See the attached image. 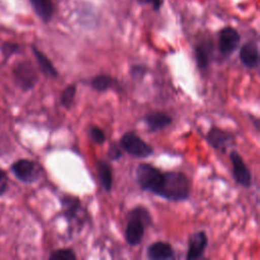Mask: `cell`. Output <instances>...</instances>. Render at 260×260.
<instances>
[{
    "instance_id": "cell-22",
    "label": "cell",
    "mask_w": 260,
    "mask_h": 260,
    "mask_svg": "<svg viewBox=\"0 0 260 260\" xmlns=\"http://www.w3.org/2000/svg\"><path fill=\"white\" fill-rule=\"evenodd\" d=\"M146 67L142 64H134L130 68V75L134 80H142L146 74Z\"/></svg>"
},
{
    "instance_id": "cell-21",
    "label": "cell",
    "mask_w": 260,
    "mask_h": 260,
    "mask_svg": "<svg viewBox=\"0 0 260 260\" xmlns=\"http://www.w3.org/2000/svg\"><path fill=\"white\" fill-rule=\"evenodd\" d=\"M88 137L92 142L95 144L102 145L106 141V134L105 132L98 126H90L88 129Z\"/></svg>"
},
{
    "instance_id": "cell-23",
    "label": "cell",
    "mask_w": 260,
    "mask_h": 260,
    "mask_svg": "<svg viewBox=\"0 0 260 260\" xmlns=\"http://www.w3.org/2000/svg\"><path fill=\"white\" fill-rule=\"evenodd\" d=\"M107 155L110 158V160H119L123 156V149L119 143H112L108 149Z\"/></svg>"
},
{
    "instance_id": "cell-14",
    "label": "cell",
    "mask_w": 260,
    "mask_h": 260,
    "mask_svg": "<svg viewBox=\"0 0 260 260\" xmlns=\"http://www.w3.org/2000/svg\"><path fill=\"white\" fill-rule=\"evenodd\" d=\"M61 205L64 215L68 221L75 220L81 212V202L76 196L64 195L61 199Z\"/></svg>"
},
{
    "instance_id": "cell-13",
    "label": "cell",
    "mask_w": 260,
    "mask_h": 260,
    "mask_svg": "<svg viewBox=\"0 0 260 260\" xmlns=\"http://www.w3.org/2000/svg\"><path fill=\"white\" fill-rule=\"evenodd\" d=\"M194 55L198 68L206 69L209 66L212 55V43L207 40L200 41L195 46Z\"/></svg>"
},
{
    "instance_id": "cell-7",
    "label": "cell",
    "mask_w": 260,
    "mask_h": 260,
    "mask_svg": "<svg viewBox=\"0 0 260 260\" xmlns=\"http://www.w3.org/2000/svg\"><path fill=\"white\" fill-rule=\"evenodd\" d=\"M241 37L232 26H225L218 32V50L222 56H230L238 48Z\"/></svg>"
},
{
    "instance_id": "cell-6",
    "label": "cell",
    "mask_w": 260,
    "mask_h": 260,
    "mask_svg": "<svg viewBox=\"0 0 260 260\" xmlns=\"http://www.w3.org/2000/svg\"><path fill=\"white\" fill-rule=\"evenodd\" d=\"M206 140L211 147L220 152H225L228 148L236 143L235 136L231 132L217 127H211L208 130Z\"/></svg>"
},
{
    "instance_id": "cell-9",
    "label": "cell",
    "mask_w": 260,
    "mask_h": 260,
    "mask_svg": "<svg viewBox=\"0 0 260 260\" xmlns=\"http://www.w3.org/2000/svg\"><path fill=\"white\" fill-rule=\"evenodd\" d=\"M14 75L17 83L24 90L30 89L38 82V74L36 69L31 66L30 63L23 62L17 65L14 69Z\"/></svg>"
},
{
    "instance_id": "cell-25",
    "label": "cell",
    "mask_w": 260,
    "mask_h": 260,
    "mask_svg": "<svg viewBox=\"0 0 260 260\" xmlns=\"http://www.w3.org/2000/svg\"><path fill=\"white\" fill-rule=\"evenodd\" d=\"M139 2L143 4H150L153 7V9L158 10L162 5L164 0H139Z\"/></svg>"
},
{
    "instance_id": "cell-20",
    "label": "cell",
    "mask_w": 260,
    "mask_h": 260,
    "mask_svg": "<svg viewBox=\"0 0 260 260\" xmlns=\"http://www.w3.org/2000/svg\"><path fill=\"white\" fill-rule=\"evenodd\" d=\"M50 260H76L77 256L73 250L69 248L58 249L49 256Z\"/></svg>"
},
{
    "instance_id": "cell-5",
    "label": "cell",
    "mask_w": 260,
    "mask_h": 260,
    "mask_svg": "<svg viewBox=\"0 0 260 260\" xmlns=\"http://www.w3.org/2000/svg\"><path fill=\"white\" fill-rule=\"evenodd\" d=\"M230 159L235 182L244 188H250L252 185V174L240 153L237 150H232L230 152Z\"/></svg>"
},
{
    "instance_id": "cell-11",
    "label": "cell",
    "mask_w": 260,
    "mask_h": 260,
    "mask_svg": "<svg viewBox=\"0 0 260 260\" xmlns=\"http://www.w3.org/2000/svg\"><path fill=\"white\" fill-rule=\"evenodd\" d=\"M146 256L151 260H170L175 257V252L170 243L156 241L146 248Z\"/></svg>"
},
{
    "instance_id": "cell-19",
    "label": "cell",
    "mask_w": 260,
    "mask_h": 260,
    "mask_svg": "<svg viewBox=\"0 0 260 260\" xmlns=\"http://www.w3.org/2000/svg\"><path fill=\"white\" fill-rule=\"evenodd\" d=\"M76 95V85L74 83L68 84L60 95V103L65 109H70L74 103Z\"/></svg>"
},
{
    "instance_id": "cell-4",
    "label": "cell",
    "mask_w": 260,
    "mask_h": 260,
    "mask_svg": "<svg viewBox=\"0 0 260 260\" xmlns=\"http://www.w3.org/2000/svg\"><path fill=\"white\" fill-rule=\"evenodd\" d=\"M11 170L15 177L24 183L36 182L42 175L41 166L30 159H19L15 161Z\"/></svg>"
},
{
    "instance_id": "cell-12",
    "label": "cell",
    "mask_w": 260,
    "mask_h": 260,
    "mask_svg": "<svg viewBox=\"0 0 260 260\" xmlns=\"http://www.w3.org/2000/svg\"><path fill=\"white\" fill-rule=\"evenodd\" d=\"M143 122L149 132H156L170 126L173 122V118L165 112L156 111L146 114L143 117Z\"/></svg>"
},
{
    "instance_id": "cell-18",
    "label": "cell",
    "mask_w": 260,
    "mask_h": 260,
    "mask_svg": "<svg viewBox=\"0 0 260 260\" xmlns=\"http://www.w3.org/2000/svg\"><path fill=\"white\" fill-rule=\"evenodd\" d=\"M32 51H34V54H35V56L38 60V63H39V66H40L42 72L47 76L57 77L58 76V71L54 67L53 63L48 59V57L36 48H32Z\"/></svg>"
},
{
    "instance_id": "cell-3",
    "label": "cell",
    "mask_w": 260,
    "mask_h": 260,
    "mask_svg": "<svg viewBox=\"0 0 260 260\" xmlns=\"http://www.w3.org/2000/svg\"><path fill=\"white\" fill-rule=\"evenodd\" d=\"M119 144L125 152L136 158H146L153 154V148L133 131L125 132Z\"/></svg>"
},
{
    "instance_id": "cell-10",
    "label": "cell",
    "mask_w": 260,
    "mask_h": 260,
    "mask_svg": "<svg viewBox=\"0 0 260 260\" xmlns=\"http://www.w3.org/2000/svg\"><path fill=\"white\" fill-rule=\"evenodd\" d=\"M239 58L243 66L249 69H255L259 66V49L254 41L245 43L239 53Z\"/></svg>"
},
{
    "instance_id": "cell-8",
    "label": "cell",
    "mask_w": 260,
    "mask_h": 260,
    "mask_svg": "<svg viewBox=\"0 0 260 260\" xmlns=\"http://www.w3.org/2000/svg\"><path fill=\"white\" fill-rule=\"evenodd\" d=\"M208 244L207 235L204 231H198L192 234L188 240V249L186 259L195 260L203 256Z\"/></svg>"
},
{
    "instance_id": "cell-15",
    "label": "cell",
    "mask_w": 260,
    "mask_h": 260,
    "mask_svg": "<svg viewBox=\"0 0 260 260\" xmlns=\"http://www.w3.org/2000/svg\"><path fill=\"white\" fill-rule=\"evenodd\" d=\"M95 168L104 190L110 192L113 188V173L110 164L104 159H99L95 162Z\"/></svg>"
},
{
    "instance_id": "cell-1",
    "label": "cell",
    "mask_w": 260,
    "mask_h": 260,
    "mask_svg": "<svg viewBox=\"0 0 260 260\" xmlns=\"http://www.w3.org/2000/svg\"><path fill=\"white\" fill-rule=\"evenodd\" d=\"M135 179L141 190L169 201H185L190 195L189 179L179 171L161 172L150 164L142 162L136 168Z\"/></svg>"
},
{
    "instance_id": "cell-16",
    "label": "cell",
    "mask_w": 260,
    "mask_h": 260,
    "mask_svg": "<svg viewBox=\"0 0 260 260\" xmlns=\"http://www.w3.org/2000/svg\"><path fill=\"white\" fill-rule=\"evenodd\" d=\"M89 84L95 91L105 92L111 88L118 87V80L109 74H98L90 79Z\"/></svg>"
},
{
    "instance_id": "cell-24",
    "label": "cell",
    "mask_w": 260,
    "mask_h": 260,
    "mask_svg": "<svg viewBox=\"0 0 260 260\" xmlns=\"http://www.w3.org/2000/svg\"><path fill=\"white\" fill-rule=\"evenodd\" d=\"M7 186V176L4 171L0 169V196L4 193Z\"/></svg>"
},
{
    "instance_id": "cell-2",
    "label": "cell",
    "mask_w": 260,
    "mask_h": 260,
    "mask_svg": "<svg viewBox=\"0 0 260 260\" xmlns=\"http://www.w3.org/2000/svg\"><path fill=\"white\" fill-rule=\"evenodd\" d=\"M152 223L148 209L142 205H137L127 214V224L125 229V240L130 246H138L144 236L145 229Z\"/></svg>"
},
{
    "instance_id": "cell-17",
    "label": "cell",
    "mask_w": 260,
    "mask_h": 260,
    "mask_svg": "<svg viewBox=\"0 0 260 260\" xmlns=\"http://www.w3.org/2000/svg\"><path fill=\"white\" fill-rule=\"evenodd\" d=\"M37 15L45 22L49 21L54 13L52 0H29Z\"/></svg>"
}]
</instances>
